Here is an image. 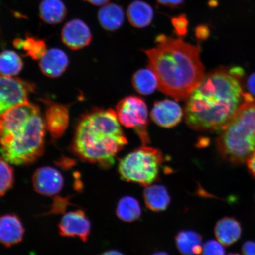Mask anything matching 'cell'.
<instances>
[{
    "mask_svg": "<svg viewBox=\"0 0 255 255\" xmlns=\"http://www.w3.org/2000/svg\"><path fill=\"white\" fill-rule=\"evenodd\" d=\"M242 251L244 255H255V242L251 241L244 242Z\"/></svg>",
    "mask_w": 255,
    "mask_h": 255,
    "instance_id": "cell-30",
    "label": "cell"
},
{
    "mask_svg": "<svg viewBox=\"0 0 255 255\" xmlns=\"http://www.w3.org/2000/svg\"><path fill=\"white\" fill-rule=\"evenodd\" d=\"M143 196L146 207L154 212L164 211L171 202L167 188L163 185L153 184L146 186Z\"/></svg>",
    "mask_w": 255,
    "mask_h": 255,
    "instance_id": "cell-17",
    "label": "cell"
},
{
    "mask_svg": "<svg viewBox=\"0 0 255 255\" xmlns=\"http://www.w3.org/2000/svg\"><path fill=\"white\" fill-rule=\"evenodd\" d=\"M23 63L17 53L12 50H5L0 56V72L2 76L14 77L23 68Z\"/></svg>",
    "mask_w": 255,
    "mask_h": 255,
    "instance_id": "cell-24",
    "label": "cell"
},
{
    "mask_svg": "<svg viewBox=\"0 0 255 255\" xmlns=\"http://www.w3.org/2000/svg\"><path fill=\"white\" fill-rule=\"evenodd\" d=\"M0 194L4 196L13 186L14 176L13 169L9 162L1 158L0 162Z\"/></svg>",
    "mask_w": 255,
    "mask_h": 255,
    "instance_id": "cell-26",
    "label": "cell"
},
{
    "mask_svg": "<svg viewBox=\"0 0 255 255\" xmlns=\"http://www.w3.org/2000/svg\"><path fill=\"white\" fill-rule=\"evenodd\" d=\"M44 121L51 136L56 139L60 138L65 132L69 125L68 108L62 104H50L47 108Z\"/></svg>",
    "mask_w": 255,
    "mask_h": 255,
    "instance_id": "cell-13",
    "label": "cell"
},
{
    "mask_svg": "<svg viewBox=\"0 0 255 255\" xmlns=\"http://www.w3.org/2000/svg\"><path fill=\"white\" fill-rule=\"evenodd\" d=\"M13 44L15 48L24 50L27 56L34 60H40L47 51L45 42L34 37H27L24 40L16 39Z\"/></svg>",
    "mask_w": 255,
    "mask_h": 255,
    "instance_id": "cell-25",
    "label": "cell"
},
{
    "mask_svg": "<svg viewBox=\"0 0 255 255\" xmlns=\"http://www.w3.org/2000/svg\"><path fill=\"white\" fill-rule=\"evenodd\" d=\"M247 88L252 96L255 97V73L250 75L247 82Z\"/></svg>",
    "mask_w": 255,
    "mask_h": 255,
    "instance_id": "cell-32",
    "label": "cell"
},
{
    "mask_svg": "<svg viewBox=\"0 0 255 255\" xmlns=\"http://www.w3.org/2000/svg\"><path fill=\"white\" fill-rule=\"evenodd\" d=\"M141 213V206L138 200L131 196L123 197L117 206L118 218L124 222H134L140 218Z\"/></svg>",
    "mask_w": 255,
    "mask_h": 255,
    "instance_id": "cell-23",
    "label": "cell"
},
{
    "mask_svg": "<svg viewBox=\"0 0 255 255\" xmlns=\"http://www.w3.org/2000/svg\"><path fill=\"white\" fill-rule=\"evenodd\" d=\"M241 223L234 218L225 217L217 222L215 234L219 242L226 247L237 242L242 235Z\"/></svg>",
    "mask_w": 255,
    "mask_h": 255,
    "instance_id": "cell-16",
    "label": "cell"
},
{
    "mask_svg": "<svg viewBox=\"0 0 255 255\" xmlns=\"http://www.w3.org/2000/svg\"><path fill=\"white\" fill-rule=\"evenodd\" d=\"M35 191L42 195L52 196L58 194L64 185L63 177L56 168L43 167L37 169L33 176Z\"/></svg>",
    "mask_w": 255,
    "mask_h": 255,
    "instance_id": "cell-10",
    "label": "cell"
},
{
    "mask_svg": "<svg viewBox=\"0 0 255 255\" xmlns=\"http://www.w3.org/2000/svg\"><path fill=\"white\" fill-rule=\"evenodd\" d=\"M218 151L224 160L234 165L247 162L255 151V100L242 105L220 130Z\"/></svg>",
    "mask_w": 255,
    "mask_h": 255,
    "instance_id": "cell-5",
    "label": "cell"
},
{
    "mask_svg": "<svg viewBox=\"0 0 255 255\" xmlns=\"http://www.w3.org/2000/svg\"><path fill=\"white\" fill-rule=\"evenodd\" d=\"M45 128L39 108L29 102L1 115V158L16 165L37 160L44 152Z\"/></svg>",
    "mask_w": 255,
    "mask_h": 255,
    "instance_id": "cell-3",
    "label": "cell"
},
{
    "mask_svg": "<svg viewBox=\"0 0 255 255\" xmlns=\"http://www.w3.org/2000/svg\"><path fill=\"white\" fill-rule=\"evenodd\" d=\"M183 115L182 109L176 102L165 100L155 104L151 117L158 126L169 128L177 126L182 119Z\"/></svg>",
    "mask_w": 255,
    "mask_h": 255,
    "instance_id": "cell-12",
    "label": "cell"
},
{
    "mask_svg": "<svg viewBox=\"0 0 255 255\" xmlns=\"http://www.w3.org/2000/svg\"><path fill=\"white\" fill-rule=\"evenodd\" d=\"M98 18L104 29L113 31L119 29L123 25L125 13L120 5L107 4L98 11Z\"/></svg>",
    "mask_w": 255,
    "mask_h": 255,
    "instance_id": "cell-20",
    "label": "cell"
},
{
    "mask_svg": "<svg viewBox=\"0 0 255 255\" xmlns=\"http://www.w3.org/2000/svg\"><path fill=\"white\" fill-rule=\"evenodd\" d=\"M156 43L144 52L148 68L157 76L159 90L177 101L186 100L205 76L200 46L163 34Z\"/></svg>",
    "mask_w": 255,
    "mask_h": 255,
    "instance_id": "cell-2",
    "label": "cell"
},
{
    "mask_svg": "<svg viewBox=\"0 0 255 255\" xmlns=\"http://www.w3.org/2000/svg\"><path fill=\"white\" fill-rule=\"evenodd\" d=\"M24 228L20 219L14 214H7L0 219V241L5 247L17 244L23 239Z\"/></svg>",
    "mask_w": 255,
    "mask_h": 255,
    "instance_id": "cell-14",
    "label": "cell"
},
{
    "mask_svg": "<svg viewBox=\"0 0 255 255\" xmlns=\"http://www.w3.org/2000/svg\"><path fill=\"white\" fill-rule=\"evenodd\" d=\"M175 242L178 251L182 255H199L202 253V237L196 232L180 231L175 237Z\"/></svg>",
    "mask_w": 255,
    "mask_h": 255,
    "instance_id": "cell-19",
    "label": "cell"
},
{
    "mask_svg": "<svg viewBox=\"0 0 255 255\" xmlns=\"http://www.w3.org/2000/svg\"><path fill=\"white\" fill-rule=\"evenodd\" d=\"M127 15L129 23L133 27L143 28L151 24L154 12L148 3L141 0H135L128 7Z\"/></svg>",
    "mask_w": 255,
    "mask_h": 255,
    "instance_id": "cell-18",
    "label": "cell"
},
{
    "mask_svg": "<svg viewBox=\"0 0 255 255\" xmlns=\"http://www.w3.org/2000/svg\"><path fill=\"white\" fill-rule=\"evenodd\" d=\"M171 23L174 32L178 37L186 36L189 29V21L186 14H181L171 19Z\"/></svg>",
    "mask_w": 255,
    "mask_h": 255,
    "instance_id": "cell-27",
    "label": "cell"
},
{
    "mask_svg": "<svg viewBox=\"0 0 255 255\" xmlns=\"http://www.w3.org/2000/svg\"><path fill=\"white\" fill-rule=\"evenodd\" d=\"M91 222L81 210L66 213L59 224L60 234L66 237H78L86 242L90 235Z\"/></svg>",
    "mask_w": 255,
    "mask_h": 255,
    "instance_id": "cell-9",
    "label": "cell"
},
{
    "mask_svg": "<svg viewBox=\"0 0 255 255\" xmlns=\"http://www.w3.org/2000/svg\"><path fill=\"white\" fill-rule=\"evenodd\" d=\"M243 76L239 67L221 68L205 75L188 98V126L201 131H220L242 105L254 98L242 88Z\"/></svg>",
    "mask_w": 255,
    "mask_h": 255,
    "instance_id": "cell-1",
    "label": "cell"
},
{
    "mask_svg": "<svg viewBox=\"0 0 255 255\" xmlns=\"http://www.w3.org/2000/svg\"><path fill=\"white\" fill-rule=\"evenodd\" d=\"M163 162L160 151L143 145L121 159L119 172L123 180L146 187L158 179Z\"/></svg>",
    "mask_w": 255,
    "mask_h": 255,
    "instance_id": "cell-6",
    "label": "cell"
},
{
    "mask_svg": "<svg viewBox=\"0 0 255 255\" xmlns=\"http://www.w3.org/2000/svg\"><path fill=\"white\" fill-rule=\"evenodd\" d=\"M84 1L90 3V4L94 5L101 6L107 4L110 0H84Z\"/></svg>",
    "mask_w": 255,
    "mask_h": 255,
    "instance_id": "cell-34",
    "label": "cell"
},
{
    "mask_svg": "<svg viewBox=\"0 0 255 255\" xmlns=\"http://www.w3.org/2000/svg\"><path fill=\"white\" fill-rule=\"evenodd\" d=\"M40 61V68L44 75L57 78L65 72L69 65V59L63 50L53 48L47 51Z\"/></svg>",
    "mask_w": 255,
    "mask_h": 255,
    "instance_id": "cell-15",
    "label": "cell"
},
{
    "mask_svg": "<svg viewBox=\"0 0 255 255\" xmlns=\"http://www.w3.org/2000/svg\"><path fill=\"white\" fill-rule=\"evenodd\" d=\"M128 143L116 111L97 110L85 115L76 127L72 149L82 161L108 169Z\"/></svg>",
    "mask_w": 255,
    "mask_h": 255,
    "instance_id": "cell-4",
    "label": "cell"
},
{
    "mask_svg": "<svg viewBox=\"0 0 255 255\" xmlns=\"http://www.w3.org/2000/svg\"><path fill=\"white\" fill-rule=\"evenodd\" d=\"M101 255H124L123 254L120 253V252L116 250H111L105 252Z\"/></svg>",
    "mask_w": 255,
    "mask_h": 255,
    "instance_id": "cell-35",
    "label": "cell"
},
{
    "mask_svg": "<svg viewBox=\"0 0 255 255\" xmlns=\"http://www.w3.org/2000/svg\"><path fill=\"white\" fill-rule=\"evenodd\" d=\"M202 255H225V250L219 241L209 240L203 246Z\"/></svg>",
    "mask_w": 255,
    "mask_h": 255,
    "instance_id": "cell-28",
    "label": "cell"
},
{
    "mask_svg": "<svg viewBox=\"0 0 255 255\" xmlns=\"http://www.w3.org/2000/svg\"><path fill=\"white\" fill-rule=\"evenodd\" d=\"M185 0H157L159 4L171 8H175L182 4Z\"/></svg>",
    "mask_w": 255,
    "mask_h": 255,
    "instance_id": "cell-31",
    "label": "cell"
},
{
    "mask_svg": "<svg viewBox=\"0 0 255 255\" xmlns=\"http://www.w3.org/2000/svg\"><path fill=\"white\" fill-rule=\"evenodd\" d=\"M116 111L121 125L134 129L143 145H147L150 140L147 131L148 108L144 101L129 96L119 102Z\"/></svg>",
    "mask_w": 255,
    "mask_h": 255,
    "instance_id": "cell-7",
    "label": "cell"
},
{
    "mask_svg": "<svg viewBox=\"0 0 255 255\" xmlns=\"http://www.w3.org/2000/svg\"><path fill=\"white\" fill-rule=\"evenodd\" d=\"M33 85L14 77L1 76L0 78V114L21 104L28 103V97L33 91Z\"/></svg>",
    "mask_w": 255,
    "mask_h": 255,
    "instance_id": "cell-8",
    "label": "cell"
},
{
    "mask_svg": "<svg viewBox=\"0 0 255 255\" xmlns=\"http://www.w3.org/2000/svg\"><path fill=\"white\" fill-rule=\"evenodd\" d=\"M210 33L208 26L205 24H201L196 28L195 34L197 39L205 40L209 37Z\"/></svg>",
    "mask_w": 255,
    "mask_h": 255,
    "instance_id": "cell-29",
    "label": "cell"
},
{
    "mask_svg": "<svg viewBox=\"0 0 255 255\" xmlns=\"http://www.w3.org/2000/svg\"><path fill=\"white\" fill-rule=\"evenodd\" d=\"M61 36L63 43L75 50L88 46L92 40L90 29L85 22L79 19H73L64 25Z\"/></svg>",
    "mask_w": 255,
    "mask_h": 255,
    "instance_id": "cell-11",
    "label": "cell"
},
{
    "mask_svg": "<svg viewBox=\"0 0 255 255\" xmlns=\"http://www.w3.org/2000/svg\"><path fill=\"white\" fill-rule=\"evenodd\" d=\"M228 255H241L239 254L232 253V254H229Z\"/></svg>",
    "mask_w": 255,
    "mask_h": 255,
    "instance_id": "cell-37",
    "label": "cell"
},
{
    "mask_svg": "<svg viewBox=\"0 0 255 255\" xmlns=\"http://www.w3.org/2000/svg\"><path fill=\"white\" fill-rule=\"evenodd\" d=\"M132 85L139 94L150 95L158 88V80L154 72L149 68L137 71L132 77Z\"/></svg>",
    "mask_w": 255,
    "mask_h": 255,
    "instance_id": "cell-22",
    "label": "cell"
},
{
    "mask_svg": "<svg viewBox=\"0 0 255 255\" xmlns=\"http://www.w3.org/2000/svg\"><path fill=\"white\" fill-rule=\"evenodd\" d=\"M247 163L251 175L255 178V151L248 159Z\"/></svg>",
    "mask_w": 255,
    "mask_h": 255,
    "instance_id": "cell-33",
    "label": "cell"
},
{
    "mask_svg": "<svg viewBox=\"0 0 255 255\" xmlns=\"http://www.w3.org/2000/svg\"><path fill=\"white\" fill-rule=\"evenodd\" d=\"M149 255H170L166 252L157 251Z\"/></svg>",
    "mask_w": 255,
    "mask_h": 255,
    "instance_id": "cell-36",
    "label": "cell"
},
{
    "mask_svg": "<svg viewBox=\"0 0 255 255\" xmlns=\"http://www.w3.org/2000/svg\"><path fill=\"white\" fill-rule=\"evenodd\" d=\"M39 12L42 20L50 24L61 23L67 13L66 6L61 0H43L40 3Z\"/></svg>",
    "mask_w": 255,
    "mask_h": 255,
    "instance_id": "cell-21",
    "label": "cell"
}]
</instances>
